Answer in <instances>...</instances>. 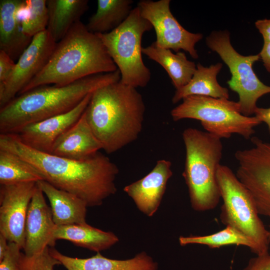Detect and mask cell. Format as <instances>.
Wrapping results in <instances>:
<instances>
[{"label": "cell", "instance_id": "1", "mask_svg": "<svg viewBox=\"0 0 270 270\" xmlns=\"http://www.w3.org/2000/svg\"><path fill=\"white\" fill-rule=\"evenodd\" d=\"M0 150L12 152L34 166L44 180L72 194L88 206H98L116 192V165L100 152L74 160L39 152L24 144L16 134H0Z\"/></svg>", "mask_w": 270, "mask_h": 270}, {"label": "cell", "instance_id": "2", "mask_svg": "<svg viewBox=\"0 0 270 270\" xmlns=\"http://www.w3.org/2000/svg\"><path fill=\"white\" fill-rule=\"evenodd\" d=\"M144 112L141 94L120 80L94 92L84 113L102 149L112 154L138 138Z\"/></svg>", "mask_w": 270, "mask_h": 270}, {"label": "cell", "instance_id": "3", "mask_svg": "<svg viewBox=\"0 0 270 270\" xmlns=\"http://www.w3.org/2000/svg\"><path fill=\"white\" fill-rule=\"evenodd\" d=\"M120 78L118 70L64 86H40L18 94L0 108V134H17L29 124L68 112L88 94Z\"/></svg>", "mask_w": 270, "mask_h": 270}, {"label": "cell", "instance_id": "4", "mask_svg": "<svg viewBox=\"0 0 270 270\" xmlns=\"http://www.w3.org/2000/svg\"><path fill=\"white\" fill-rule=\"evenodd\" d=\"M118 70L98 36L79 20L56 43L45 66L18 95L40 86H64Z\"/></svg>", "mask_w": 270, "mask_h": 270}, {"label": "cell", "instance_id": "5", "mask_svg": "<svg viewBox=\"0 0 270 270\" xmlns=\"http://www.w3.org/2000/svg\"><path fill=\"white\" fill-rule=\"evenodd\" d=\"M182 136L186 148L182 176L192 207L197 212L213 210L221 198L216 178L222 154L221 138L192 128L185 129Z\"/></svg>", "mask_w": 270, "mask_h": 270}, {"label": "cell", "instance_id": "6", "mask_svg": "<svg viewBox=\"0 0 270 270\" xmlns=\"http://www.w3.org/2000/svg\"><path fill=\"white\" fill-rule=\"evenodd\" d=\"M216 178L222 200V222L240 231L255 244L256 256L268 252L270 238L249 190L228 166L220 164Z\"/></svg>", "mask_w": 270, "mask_h": 270}, {"label": "cell", "instance_id": "7", "mask_svg": "<svg viewBox=\"0 0 270 270\" xmlns=\"http://www.w3.org/2000/svg\"><path fill=\"white\" fill-rule=\"evenodd\" d=\"M182 100L170 112L174 121L198 120L206 132L221 139L235 134L250 139L254 128L262 123L255 116H244L238 102L198 95L189 96Z\"/></svg>", "mask_w": 270, "mask_h": 270}, {"label": "cell", "instance_id": "8", "mask_svg": "<svg viewBox=\"0 0 270 270\" xmlns=\"http://www.w3.org/2000/svg\"><path fill=\"white\" fill-rule=\"evenodd\" d=\"M152 28L136 6L116 28L97 34L120 70L122 84L136 88L149 82L151 72L142 60V40L144 34Z\"/></svg>", "mask_w": 270, "mask_h": 270}, {"label": "cell", "instance_id": "9", "mask_svg": "<svg viewBox=\"0 0 270 270\" xmlns=\"http://www.w3.org/2000/svg\"><path fill=\"white\" fill-rule=\"evenodd\" d=\"M206 44L228 66L232 76L227 84L238 94L241 113L246 116L254 114L258 99L270 93V86L260 80L252 68L260 59L259 54L244 56L238 52L228 30L213 31L206 37Z\"/></svg>", "mask_w": 270, "mask_h": 270}, {"label": "cell", "instance_id": "10", "mask_svg": "<svg viewBox=\"0 0 270 270\" xmlns=\"http://www.w3.org/2000/svg\"><path fill=\"white\" fill-rule=\"evenodd\" d=\"M250 148L237 150L236 174L253 196L258 214L270 222V142L252 137ZM268 232L270 238V222Z\"/></svg>", "mask_w": 270, "mask_h": 270}, {"label": "cell", "instance_id": "11", "mask_svg": "<svg viewBox=\"0 0 270 270\" xmlns=\"http://www.w3.org/2000/svg\"><path fill=\"white\" fill-rule=\"evenodd\" d=\"M170 2V0H141L137 6L142 16L154 28L156 36L154 42L158 46L176 52L182 50L197 59L198 56L195 46L203 36L184 28L172 14Z\"/></svg>", "mask_w": 270, "mask_h": 270}, {"label": "cell", "instance_id": "12", "mask_svg": "<svg viewBox=\"0 0 270 270\" xmlns=\"http://www.w3.org/2000/svg\"><path fill=\"white\" fill-rule=\"evenodd\" d=\"M56 43L47 30L33 37L30 44L18 59L8 81L0 86V108L18 96L44 68Z\"/></svg>", "mask_w": 270, "mask_h": 270}, {"label": "cell", "instance_id": "13", "mask_svg": "<svg viewBox=\"0 0 270 270\" xmlns=\"http://www.w3.org/2000/svg\"><path fill=\"white\" fill-rule=\"evenodd\" d=\"M36 187L34 182L0 186V234L21 249L24 247L27 212Z\"/></svg>", "mask_w": 270, "mask_h": 270}, {"label": "cell", "instance_id": "14", "mask_svg": "<svg viewBox=\"0 0 270 270\" xmlns=\"http://www.w3.org/2000/svg\"><path fill=\"white\" fill-rule=\"evenodd\" d=\"M92 94H88L71 110L29 124L16 134L24 144L39 152L51 154L56 140L81 117Z\"/></svg>", "mask_w": 270, "mask_h": 270}, {"label": "cell", "instance_id": "15", "mask_svg": "<svg viewBox=\"0 0 270 270\" xmlns=\"http://www.w3.org/2000/svg\"><path fill=\"white\" fill-rule=\"evenodd\" d=\"M44 194L36 184L26 221L25 244L23 250L27 256L38 254L46 247L52 248L56 244L54 232L56 225Z\"/></svg>", "mask_w": 270, "mask_h": 270}, {"label": "cell", "instance_id": "16", "mask_svg": "<svg viewBox=\"0 0 270 270\" xmlns=\"http://www.w3.org/2000/svg\"><path fill=\"white\" fill-rule=\"evenodd\" d=\"M171 167L170 161L159 160L148 174L124 188L138 209L147 216H152L160 205L168 182L172 175Z\"/></svg>", "mask_w": 270, "mask_h": 270}, {"label": "cell", "instance_id": "17", "mask_svg": "<svg viewBox=\"0 0 270 270\" xmlns=\"http://www.w3.org/2000/svg\"><path fill=\"white\" fill-rule=\"evenodd\" d=\"M102 149L84 112L54 142L51 154L74 160L88 158Z\"/></svg>", "mask_w": 270, "mask_h": 270}, {"label": "cell", "instance_id": "18", "mask_svg": "<svg viewBox=\"0 0 270 270\" xmlns=\"http://www.w3.org/2000/svg\"><path fill=\"white\" fill-rule=\"evenodd\" d=\"M51 255L67 270H156L157 262L144 252L126 260L108 258L100 252L91 258H80L65 256L54 248H50Z\"/></svg>", "mask_w": 270, "mask_h": 270}, {"label": "cell", "instance_id": "19", "mask_svg": "<svg viewBox=\"0 0 270 270\" xmlns=\"http://www.w3.org/2000/svg\"><path fill=\"white\" fill-rule=\"evenodd\" d=\"M23 0H0V50L18 60L32 38L24 34L18 8Z\"/></svg>", "mask_w": 270, "mask_h": 270}, {"label": "cell", "instance_id": "20", "mask_svg": "<svg viewBox=\"0 0 270 270\" xmlns=\"http://www.w3.org/2000/svg\"><path fill=\"white\" fill-rule=\"evenodd\" d=\"M36 184L50 202L53 220L56 226L86 223L88 206L84 200L54 187L44 180L38 181Z\"/></svg>", "mask_w": 270, "mask_h": 270}, {"label": "cell", "instance_id": "21", "mask_svg": "<svg viewBox=\"0 0 270 270\" xmlns=\"http://www.w3.org/2000/svg\"><path fill=\"white\" fill-rule=\"evenodd\" d=\"M54 236L56 240H68L78 246L97 252L110 248L118 241V238L113 232L103 231L86 222L56 226Z\"/></svg>", "mask_w": 270, "mask_h": 270}, {"label": "cell", "instance_id": "22", "mask_svg": "<svg viewBox=\"0 0 270 270\" xmlns=\"http://www.w3.org/2000/svg\"><path fill=\"white\" fill-rule=\"evenodd\" d=\"M142 52L165 70L176 90L186 85L196 70L195 63L188 60L184 52L174 54L170 50L159 47L155 42L142 48Z\"/></svg>", "mask_w": 270, "mask_h": 270}, {"label": "cell", "instance_id": "23", "mask_svg": "<svg viewBox=\"0 0 270 270\" xmlns=\"http://www.w3.org/2000/svg\"><path fill=\"white\" fill-rule=\"evenodd\" d=\"M88 0H48L47 30L56 42L60 40L72 26L80 20L88 8Z\"/></svg>", "mask_w": 270, "mask_h": 270}, {"label": "cell", "instance_id": "24", "mask_svg": "<svg viewBox=\"0 0 270 270\" xmlns=\"http://www.w3.org/2000/svg\"><path fill=\"white\" fill-rule=\"evenodd\" d=\"M222 64L218 62L206 67L198 63L190 81L185 86L176 90L172 98V102L176 104L184 98L192 95H198L218 98L228 99V88L221 86L216 77Z\"/></svg>", "mask_w": 270, "mask_h": 270}, {"label": "cell", "instance_id": "25", "mask_svg": "<svg viewBox=\"0 0 270 270\" xmlns=\"http://www.w3.org/2000/svg\"><path fill=\"white\" fill-rule=\"evenodd\" d=\"M133 3L132 0H98L96 11L89 18L86 28L96 34L112 31L128 16Z\"/></svg>", "mask_w": 270, "mask_h": 270}, {"label": "cell", "instance_id": "26", "mask_svg": "<svg viewBox=\"0 0 270 270\" xmlns=\"http://www.w3.org/2000/svg\"><path fill=\"white\" fill-rule=\"evenodd\" d=\"M42 180V174L31 164L12 152L0 150V186Z\"/></svg>", "mask_w": 270, "mask_h": 270}, {"label": "cell", "instance_id": "27", "mask_svg": "<svg viewBox=\"0 0 270 270\" xmlns=\"http://www.w3.org/2000/svg\"><path fill=\"white\" fill-rule=\"evenodd\" d=\"M178 241L182 246L198 244L206 246L210 248L230 245L242 246L249 248L254 254L256 252V248L252 240L230 226H226L224 229L211 234L180 236Z\"/></svg>", "mask_w": 270, "mask_h": 270}, {"label": "cell", "instance_id": "28", "mask_svg": "<svg viewBox=\"0 0 270 270\" xmlns=\"http://www.w3.org/2000/svg\"><path fill=\"white\" fill-rule=\"evenodd\" d=\"M23 32L33 38L46 30L48 10L46 0H23L18 8Z\"/></svg>", "mask_w": 270, "mask_h": 270}, {"label": "cell", "instance_id": "29", "mask_svg": "<svg viewBox=\"0 0 270 270\" xmlns=\"http://www.w3.org/2000/svg\"><path fill=\"white\" fill-rule=\"evenodd\" d=\"M60 262L52 256L49 246L41 252L32 256H27L21 252L18 261V270H53Z\"/></svg>", "mask_w": 270, "mask_h": 270}, {"label": "cell", "instance_id": "30", "mask_svg": "<svg viewBox=\"0 0 270 270\" xmlns=\"http://www.w3.org/2000/svg\"><path fill=\"white\" fill-rule=\"evenodd\" d=\"M20 250L16 244L8 242L7 252L3 259L0 261V270H18Z\"/></svg>", "mask_w": 270, "mask_h": 270}, {"label": "cell", "instance_id": "31", "mask_svg": "<svg viewBox=\"0 0 270 270\" xmlns=\"http://www.w3.org/2000/svg\"><path fill=\"white\" fill-rule=\"evenodd\" d=\"M16 64L6 53L0 50V86L8 81L14 70Z\"/></svg>", "mask_w": 270, "mask_h": 270}, {"label": "cell", "instance_id": "32", "mask_svg": "<svg viewBox=\"0 0 270 270\" xmlns=\"http://www.w3.org/2000/svg\"><path fill=\"white\" fill-rule=\"evenodd\" d=\"M243 270H270V253L250 258Z\"/></svg>", "mask_w": 270, "mask_h": 270}, {"label": "cell", "instance_id": "33", "mask_svg": "<svg viewBox=\"0 0 270 270\" xmlns=\"http://www.w3.org/2000/svg\"><path fill=\"white\" fill-rule=\"evenodd\" d=\"M255 26L262 35L264 42H270V19L258 20Z\"/></svg>", "mask_w": 270, "mask_h": 270}, {"label": "cell", "instance_id": "34", "mask_svg": "<svg viewBox=\"0 0 270 270\" xmlns=\"http://www.w3.org/2000/svg\"><path fill=\"white\" fill-rule=\"evenodd\" d=\"M254 114L255 116L261 122H264L267 125L270 134V108H262L257 107Z\"/></svg>", "mask_w": 270, "mask_h": 270}, {"label": "cell", "instance_id": "35", "mask_svg": "<svg viewBox=\"0 0 270 270\" xmlns=\"http://www.w3.org/2000/svg\"><path fill=\"white\" fill-rule=\"evenodd\" d=\"M266 70L270 72V42H264L260 52L258 54Z\"/></svg>", "mask_w": 270, "mask_h": 270}, {"label": "cell", "instance_id": "36", "mask_svg": "<svg viewBox=\"0 0 270 270\" xmlns=\"http://www.w3.org/2000/svg\"><path fill=\"white\" fill-rule=\"evenodd\" d=\"M8 241L6 237L0 234V261L3 259L8 250Z\"/></svg>", "mask_w": 270, "mask_h": 270}]
</instances>
